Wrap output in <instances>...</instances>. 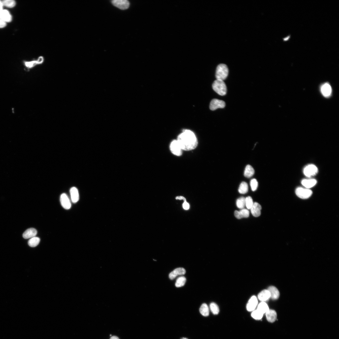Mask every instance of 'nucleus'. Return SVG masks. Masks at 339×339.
Masks as SVG:
<instances>
[{"mask_svg": "<svg viewBox=\"0 0 339 339\" xmlns=\"http://www.w3.org/2000/svg\"><path fill=\"white\" fill-rule=\"evenodd\" d=\"M60 201L62 206L64 209L67 210L71 208L70 200L66 194L63 193L61 195Z\"/></svg>", "mask_w": 339, "mask_h": 339, "instance_id": "nucleus-9", "label": "nucleus"}, {"mask_svg": "<svg viewBox=\"0 0 339 339\" xmlns=\"http://www.w3.org/2000/svg\"><path fill=\"white\" fill-rule=\"evenodd\" d=\"M318 172L317 167L313 164L309 165L305 167L303 170L304 175L308 177H311L317 174Z\"/></svg>", "mask_w": 339, "mask_h": 339, "instance_id": "nucleus-5", "label": "nucleus"}, {"mask_svg": "<svg viewBox=\"0 0 339 339\" xmlns=\"http://www.w3.org/2000/svg\"><path fill=\"white\" fill-rule=\"evenodd\" d=\"M266 316L267 321L270 323H273L277 318V313L276 312L273 310H270L266 313Z\"/></svg>", "mask_w": 339, "mask_h": 339, "instance_id": "nucleus-14", "label": "nucleus"}, {"mask_svg": "<svg viewBox=\"0 0 339 339\" xmlns=\"http://www.w3.org/2000/svg\"><path fill=\"white\" fill-rule=\"evenodd\" d=\"M270 294V298L273 300L278 299L280 295V292L278 289L275 286H270L267 289Z\"/></svg>", "mask_w": 339, "mask_h": 339, "instance_id": "nucleus-18", "label": "nucleus"}, {"mask_svg": "<svg viewBox=\"0 0 339 339\" xmlns=\"http://www.w3.org/2000/svg\"><path fill=\"white\" fill-rule=\"evenodd\" d=\"M229 70L227 65L224 64L219 65L217 67L216 77V80L224 81L227 78Z\"/></svg>", "mask_w": 339, "mask_h": 339, "instance_id": "nucleus-2", "label": "nucleus"}, {"mask_svg": "<svg viewBox=\"0 0 339 339\" xmlns=\"http://www.w3.org/2000/svg\"><path fill=\"white\" fill-rule=\"evenodd\" d=\"M246 206L248 210H250L252 207L253 202L252 197L248 196L245 198Z\"/></svg>", "mask_w": 339, "mask_h": 339, "instance_id": "nucleus-33", "label": "nucleus"}, {"mask_svg": "<svg viewBox=\"0 0 339 339\" xmlns=\"http://www.w3.org/2000/svg\"><path fill=\"white\" fill-rule=\"evenodd\" d=\"M295 193L299 197L304 199L310 197L313 194V192L309 189L299 187L296 189Z\"/></svg>", "mask_w": 339, "mask_h": 339, "instance_id": "nucleus-4", "label": "nucleus"}, {"mask_svg": "<svg viewBox=\"0 0 339 339\" xmlns=\"http://www.w3.org/2000/svg\"><path fill=\"white\" fill-rule=\"evenodd\" d=\"M186 272V270L183 268H178L174 269L169 275V278L171 280H173L178 276L183 275Z\"/></svg>", "mask_w": 339, "mask_h": 339, "instance_id": "nucleus-11", "label": "nucleus"}, {"mask_svg": "<svg viewBox=\"0 0 339 339\" xmlns=\"http://www.w3.org/2000/svg\"><path fill=\"white\" fill-rule=\"evenodd\" d=\"M317 183V181L315 179H303L301 184L306 188H310L315 186Z\"/></svg>", "mask_w": 339, "mask_h": 339, "instance_id": "nucleus-22", "label": "nucleus"}, {"mask_svg": "<svg viewBox=\"0 0 339 339\" xmlns=\"http://www.w3.org/2000/svg\"><path fill=\"white\" fill-rule=\"evenodd\" d=\"M263 314L257 309L252 312L251 314L252 317L256 320H260L262 319Z\"/></svg>", "mask_w": 339, "mask_h": 339, "instance_id": "nucleus-29", "label": "nucleus"}, {"mask_svg": "<svg viewBox=\"0 0 339 339\" xmlns=\"http://www.w3.org/2000/svg\"><path fill=\"white\" fill-rule=\"evenodd\" d=\"M210 309L214 315H217L219 314L220 310L218 305L214 302L211 303L210 304Z\"/></svg>", "mask_w": 339, "mask_h": 339, "instance_id": "nucleus-31", "label": "nucleus"}, {"mask_svg": "<svg viewBox=\"0 0 339 339\" xmlns=\"http://www.w3.org/2000/svg\"><path fill=\"white\" fill-rule=\"evenodd\" d=\"M0 19L5 22H9L12 21V16L8 11L3 10L0 12Z\"/></svg>", "mask_w": 339, "mask_h": 339, "instance_id": "nucleus-19", "label": "nucleus"}, {"mask_svg": "<svg viewBox=\"0 0 339 339\" xmlns=\"http://www.w3.org/2000/svg\"><path fill=\"white\" fill-rule=\"evenodd\" d=\"M200 313L203 316L207 317L209 315V309L207 304H203L199 309Z\"/></svg>", "mask_w": 339, "mask_h": 339, "instance_id": "nucleus-25", "label": "nucleus"}, {"mask_svg": "<svg viewBox=\"0 0 339 339\" xmlns=\"http://www.w3.org/2000/svg\"><path fill=\"white\" fill-rule=\"evenodd\" d=\"M321 91L322 94L325 97H328L331 95L332 87L328 83L323 84L321 88Z\"/></svg>", "mask_w": 339, "mask_h": 339, "instance_id": "nucleus-12", "label": "nucleus"}, {"mask_svg": "<svg viewBox=\"0 0 339 339\" xmlns=\"http://www.w3.org/2000/svg\"><path fill=\"white\" fill-rule=\"evenodd\" d=\"M112 3L114 6L122 10L128 9L130 6L127 0H113Z\"/></svg>", "mask_w": 339, "mask_h": 339, "instance_id": "nucleus-8", "label": "nucleus"}, {"mask_svg": "<svg viewBox=\"0 0 339 339\" xmlns=\"http://www.w3.org/2000/svg\"><path fill=\"white\" fill-rule=\"evenodd\" d=\"M213 90L220 95H225L227 93V87L224 81L216 80L212 84Z\"/></svg>", "mask_w": 339, "mask_h": 339, "instance_id": "nucleus-3", "label": "nucleus"}, {"mask_svg": "<svg viewBox=\"0 0 339 339\" xmlns=\"http://www.w3.org/2000/svg\"><path fill=\"white\" fill-rule=\"evenodd\" d=\"M262 207L257 202L253 203V204L251 209V212L253 216L257 217L259 216L261 214Z\"/></svg>", "mask_w": 339, "mask_h": 339, "instance_id": "nucleus-13", "label": "nucleus"}, {"mask_svg": "<svg viewBox=\"0 0 339 339\" xmlns=\"http://www.w3.org/2000/svg\"><path fill=\"white\" fill-rule=\"evenodd\" d=\"M40 241V239L39 237H34L29 240L28 244L30 247H35L39 244Z\"/></svg>", "mask_w": 339, "mask_h": 339, "instance_id": "nucleus-26", "label": "nucleus"}, {"mask_svg": "<svg viewBox=\"0 0 339 339\" xmlns=\"http://www.w3.org/2000/svg\"><path fill=\"white\" fill-rule=\"evenodd\" d=\"M183 206L184 209L186 210H188L189 208V205L188 203L186 202V201H184Z\"/></svg>", "mask_w": 339, "mask_h": 339, "instance_id": "nucleus-35", "label": "nucleus"}, {"mask_svg": "<svg viewBox=\"0 0 339 339\" xmlns=\"http://www.w3.org/2000/svg\"><path fill=\"white\" fill-rule=\"evenodd\" d=\"M176 199H179V200L183 199V200H184V201H186V199L184 197H183L182 196L177 197H176Z\"/></svg>", "mask_w": 339, "mask_h": 339, "instance_id": "nucleus-37", "label": "nucleus"}, {"mask_svg": "<svg viewBox=\"0 0 339 339\" xmlns=\"http://www.w3.org/2000/svg\"><path fill=\"white\" fill-rule=\"evenodd\" d=\"M186 281V279L184 276H181L179 277L175 283V286L177 287H180L185 285Z\"/></svg>", "mask_w": 339, "mask_h": 339, "instance_id": "nucleus-30", "label": "nucleus"}, {"mask_svg": "<svg viewBox=\"0 0 339 339\" xmlns=\"http://www.w3.org/2000/svg\"><path fill=\"white\" fill-rule=\"evenodd\" d=\"M248 190V185L247 183L243 182L240 184L239 191L241 194H244L247 193Z\"/></svg>", "mask_w": 339, "mask_h": 339, "instance_id": "nucleus-28", "label": "nucleus"}, {"mask_svg": "<svg viewBox=\"0 0 339 339\" xmlns=\"http://www.w3.org/2000/svg\"><path fill=\"white\" fill-rule=\"evenodd\" d=\"M258 304V300L255 296H252L249 300L247 305V309L249 312H253L256 309Z\"/></svg>", "mask_w": 339, "mask_h": 339, "instance_id": "nucleus-10", "label": "nucleus"}, {"mask_svg": "<svg viewBox=\"0 0 339 339\" xmlns=\"http://www.w3.org/2000/svg\"><path fill=\"white\" fill-rule=\"evenodd\" d=\"M37 234V230L33 228H30L26 230L23 234V237L24 239H31L35 237Z\"/></svg>", "mask_w": 339, "mask_h": 339, "instance_id": "nucleus-16", "label": "nucleus"}, {"mask_svg": "<svg viewBox=\"0 0 339 339\" xmlns=\"http://www.w3.org/2000/svg\"><path fill=\"white\" fill-rule=\"evenodd\" d=\"M225 102L218 99L212 100L210 103V108L212 111H214L218 109H223L225 107Z\"/></svg>", "mask_w": 339, "mask_h": 339, "instance_id": "nucleus-7", "label": "nucleus"}, {"mask_svg": "<svg viewBox=\"0 0 339 339\" xmlns=\"http://www.w3.org/2000/svg\"><path fill=\"white\" fill-rule=\"evenodd\" d=\"M236 204L237 207L240 209H244L246 206L245 198L241 197L237 199Z\"/></svg>", "mask_w": 339, "mask_h": 339, "instance_id": "nucleus-27", "label": "nucleus"}, {"mask_svg": "<svg viewBox=\"0 0 339 339\" xmlns=\"http://www.w3.org/2000/svg\"><path fill=\"white\" fill-rule=\"evenodd\" d=\"M110 339H119V338L117 336H113Z\"/></svg>", "mask_w": 339, "mask_h": 339, "instance_id": "nucleus-39", "label": "nucleus"}, {"mask_svg": "<svg viewBox=\"0 0 339 339\" xmlns=\"http://www.w3.org/2000/svg\"><path fill=\"white\" fill-rule=\"evenodd\" d=\"M6 26V23L0 19V28H2Z\"/></svg>", "mask_w": 339, "mask_h": 339, "instance_id": "nucleus-36", "label": "nucleus"}, {"mask_svg": "<svg viewBox=\"0 0 339 339\" xmlns=\"http://www.w3.org/2000/svg\"><path fill=\"white\" fill-rule=\"evenodd\" d=\"M72 201L74 203H76L79 199V195L77 189L75 187L72 188L70 191Z\"/></svg>", "mask_w": 339, "mask_h": 339, "instance_id": "nucleus-21", "label": "nucleus"}, {"mask_svg": "<svg viewBox=\"0 0 339 339\" xmlns=\"http://www.w3.org/2000/svg\"><path fill=\"white\" fill-rule=\"evenodd\" d=\"M249 211L247 209H244L240 211H235L234 215L237 219H240L242 218H247L249 217Z\"/></svg>", "mask_w": 339, "mask_h": 339, "instance_id": "nucleus-17", "label": "nucleus"}, {"mask_svg": "<svg viewBox=\"0 0 339 339\" xmlns=\"http://www.w3.org/2000/svg\"><path fill=\"white\" fill-rule=\"evenodd\" d=\"M177 141L183 150L190 151L195 149L198 141L195 135L192 131L184 130L178 137Z\"/></svg>", "mask_w": 339, "mask_h": 339, "instance_id": "nucleus-1", "label": "nucleus"}, {"mask_svg": "<svg viewBox=\"0 0 339 339\" xmlns=\"http://www.w3.org/2000/svg\"><path fill=\"white\" fill-rule=\"evenodd\" d=\"M44 59L43 57L40 56L39 58L37 60L25 62V65L27 68L31 69L37 65L42 64L44 62Z\"/></svg>", "mask_w": 339, "mask_h": 339, "instance_id": "nucleus-15", "label": "nucleus"}, {"mask_svg": "<svg viewBox=\"0 0 339 339\" xmlns=\"http://www.w3.org/2000/svg\"><path fill=\"white\" fill-rule=\"evenodd\" d=\"M250 184L253 191H255L257 189L258 186V183L256 179H252L250 181Z\"/></svg>", "mask_w": 339, "mask_h": 339, "instance_id": "nucleus-34", "label": "nucleus"}, {"mask_svg": "<svg viewBox=\"0 0 339 339\" xmlns=\"http://www.w3.org/2000/svg\"><path fill=\"white\" fill-rule=\"evenodd\" d=\"M110 336H112V335H111H111H110Z\"/></svg>", "mask_w": 339, "mask_h": 339, "instance_id": "nucleus-41", "label": "nucleus"}, {"mask_svg": "<svg viewBox=\"0 0 339 339\" xmlns=\"http://www.w3.org/2000/svg\"><path fill=\"white\" fill-rule=\"evenodd\" d=\"M170 148L174 155L177 156L182 155L183 150L177 140H174L172 142Z\"/></svg>", "mask_w": 339, "mask_h": 339, "instance_id": "nucleus-6", "label": "nucleus"}, {"mask_svg": "<svg viewBox=\"0 0 339 339\" xmlns=\"http://www.w3.org/2000/svg\"><path fill=\"white\" fill-rule=\"evenodd\" d=\"M181 339H187V338H186L183 337V338H182Z\"/></svg>", "mask_w": 339, "mask_h": 339, "instance_id": "nucleus-40", "label": "nucleus"}, {"mask_svg": "<svg viewBox=\"0 0 339 339\" xmlns=\"http://www.w3.org/2000/svg\"><path fill=\"white\" fill-rule=\"evenodd\" d=\"M257 309L264 314L269 309L268 305L265 302H261L258 305Z\"/></svg>", "mask_w": 339, "mask_h": 339, "instance_id": "nucleus-23", "label": "nucleus"}, {"mask_svg": "<svg viewBox=\"0 0 339 339\" xmlns=\"http://www.w3.org/2000/svg\"><path fill=\"white\" fill-rule=\"evenodd\" d=\"M270 298V294L267 290H264L261 291L258 295V299L261 302H265Z\"/></svg>", "mask_w": 339, "mask_h": 339, "instance_id": "nucleus-20", "label": "nucleus"}, {"mask_svg": "<svg viewBox=\"0 0 339 339\" xmlns=\"http://www.w3.org/2000/svg\"><path fill=\"white\" fill-rule=\"evenodd\" d=\"M3 5L2 2L0 1V12L3 10Z\"/></svg>", "mask_w": 339, "mask_h": 339, "instance_id": "nucleus-38", "label": "nucleus"}, {"mask_svg": "<svg viewBox=\"0 0 339 339\" xmlns=\"http://www.w3.org/2000/svg\"><path fill=\"white\" fill-rule=\"evenodd\" d=\"M254 170L253 168L250 165H248L245 169L244 175L247 178L252 177L254 174Z\"/></svg>", "mask_w": 339, "mask_h": 339, "instance_id": "nucleus-24", "label": "nucleus"}, {"mask_svg": "<svg viewBox=\"0 0 339 339\" xmlns=\"http://www.w3.org/2000/svg\"><path fill=\"white\" fill-rule=\"evenodd\" d=\"M2 2L3 6L9 8H13L16 5V2L13 0H5Z\"/></svg>", "mask_w": 339, "mask_h": 339, "instance_id": "nucleus-32", "label": "nucleus"}]
</instances>
